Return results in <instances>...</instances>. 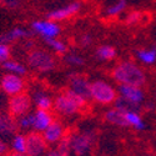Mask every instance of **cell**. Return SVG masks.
I'll list each match as a JSON object with an SVG mask.
<instances>
[{"instance_id":"44dd1931","label":"cell","mask_w":156,"mask_h":156,"mask_svg":"<svg viewBox=\"0 0 156 156\" xmlns=\"http://www.w3.org/2000/svg\"><path fill=\"white\" fill-rule=\"evenodd\" d=\"M10 147L12 152L20 155H27V135L24 134H14L11 136Z\"/></svg>"},{"instance_id":"5bb4252c","label":"cell","mask_w":156,"mask_h":156,"mask_svg":"<svg viewBox=\"0 0 156 156\" xmlns=\"http://www.w3.org/2000/svg\"><path fill=\"white\" fill-rule=\"evenodd\" d=\"M34 122H33V131L36 133H44L49 127V125L54 121V115L49 110H40L36 109L34 112Z\"/></svg>"},{"instance_id":"484cf974","label":"cell","mask_w":156,"mask_h":156,"mask_svg":"<svg viewBox=\"0 0 156 156\" xmlns=\"http://www.w3.org/2000/svg\"><path fill=\"white\" fill-rule=\"evenodd\" d=\"M44 41L51 50L55 51L56 54H65L68 51L66 44H65L64 41H61V40H58L56 37H54V39H44Z\"/></svg>"},{"instance_id":"2e32d148","label":"cell","mask_w":156,"mask_h":156,"mask_svg":"<svg viewBox=\"0 0 156 156\" xmlns=\"http://www.w3.org/2000/svg\"><path fill=\"white\" fill-rule=\"evenodd\" d=\"M104 119L111 125L119 126V127H129L127 121L125 119V111H121L116 108H111L106 110L105 114H104Z\"/></svg>"},{"instance_id":"8fae6325","label":"cell","mask_w":156,"mask_h":156,"mask_svg":"<svg viewBox=\"0 0 156 156\" xmlns=\"http://www.w3.org/2000/svg\"><path fill=\"white\" fill-rule=\"evenodd\" d=\"M66 134H68V131H66V129H65L64 124L58 120H54L43 133V136L49 146H55Z\"/></svg>"},{"instance_id":"d4e9b609","label":"cell","mask_w":156,"mask_h":156,"mask_svg":"<svg viewBox=\"0 0 156 156\" xmlns=\"http://www.w3.org/2000/svg\"><path fill=\"white\" fill-rule=\"evenodd\" d=\"M127 6V2L126 0H116L115 3H112L111 5H109L105 9V15L109 18H114V16H118L120 15L121 12L126 9Z\"/></svg>"},{"instance_id":"e575fe53","label":"cell","mask_w":156,"mask_h":156,"mask_svg":"<svg viewBox=\"0 0 156 156\" xmlns=\"http://www.w3.org/2000/svg\"><path fill=\"white\" fill-rule=\"evenodd\" d=\"M8 156H24V155H20V154H16V152H12V151H11Z\"/></svg>"},{"instance_id":"4316f807","label":"cell","mask_w":156,"mask_h":156,"mask_svg":"<svg viewBox=\"0 0 156 156\" xmlns=\"http://www.w3.org/2000/svg\"><path fill=\"white\" fill-rule=\"evenodd\" d=\"M33 122H34V115L31 111L27 115L21 116V118L16 119L18 129H21V130H33Z\"/></svg>"},{"instance_id":"ffe728a7","label":"cell","mask_w":156,"mask_h":156,"mask_svg":"<svg viewBox=\"0 0 156 156\" xmlns=\"http://www.w3.org/2000/svg\"><path fill=\"white\" fill-rule=\"evenodd\" d=\"M136 59L144 65L156 62V48H141L136 50Z\"/></svg>"},{"instance_id":"8d00e7d4","label":"cell","mask_w":156,"mask_h":156,"mask_svg":"<svg viewBox=\"0 0 156 156\" xmlns=\"http://www.w3.org/2000/svg\"><path fill=\"white\" fill-rule=\"evenodd\" d=\"M24 156H28V155H24Z\"/></svg>"},{"instance_id":"e0dca14e","label":"cell","mask_w":156,"mask_h":156,"mask_svg":"<svg viewBox=\"0 0 156 156\" xmlns=\"http://www.w3.org/2000/svg\"><path fill=\"white\" fill-rule=\"evenodd\" d=\"M33 102L36 109H40V110H51L53 109V102H54V99L51 98L50 95H48L44 91H36L34 95H33Z\"/></svg>"},{"instance_id":"ac0fdd59","label":"cell","mask_w":156,"mask_h":156,"mask_svg":"<svg viewBox=\"0 0 156 156\" xmlns=\"http://www.w3.org/2000/svg\"><path fill=\"white\" fill-rule=\"evenodd\" d=\"M125 119L127 121L129 127L135 129L136 131H144L146 124L142 116L137 111H125Z\"/></svg>"},{"instance_id":"4dcf8cb0","label":"cell","mask_w":156,"mask_h":156,"mask_svg":"<svg viewBox=\"0 0 156 156\" xmlns=\"http://www.w3.org/2000/svg\"><path fill=\"white\" fill-rule=\"evenodd\" d=\"M80 45L83 48H89L90 45L93 44V35L91 34H89V33H85L80 36V40H79Z\"/></svg>"},{"instance_id":"6da1fadb","label":"cell","mask_w":156,"mask_h":156,"mask_svg":"<svg viewBox=\"0 0 156 156\" xmlns=\"http://www.w3.org/2000/svg\"><path fill=\"white\" fill-rule=\"evenodd\" d=\"M112 79L119 85H133L142 87L146 84L147 76L141 66L134 61L124 60L115 65L111 71Z\"/></svg>"},{"instance_id":"7c38bea8","label":"cell","mask_w":156,"mask_h":156,"mask_svg":"<svg viewBox=\"0 0 156 156\" xmlns=\"http://www.w3.org/2000/svg\"><path fill=\"white\" fill-rule=\"evenodd\" d=\"M118 90L119 96L131 101L137 105H142L145 101V93L142 87L139 86H133V85H119Z\"/></svg>"},{"instance_id":"9c48e42d","label":"cell","mask_w":156,"mask_h":156,"mask_svg":"<svg viewBox=\"0 0 156 156\" xmlns=\"http://www.w3.org/2000/svg\"><path fill=\"white\" fill-rule=\"evenodd\" d=\"M90 86H91V83L89 81V79L86 76H84L81 74H71L69 77L68 89H70L71 91H74L77 95H80L81 98H84L87 101H90V99H91Z\"/></svg>"},{"instance_id":"3957f363","label":"cell","mask_w":156,"mask_h":156,"mask_svg":"<svg viewBox=\"0 0 156 156\" xmlns=\"http://www.w3.org/2000/svg\"><path fill=\"white\" fill-rule=\"evenodd\" d=\"M69 141V156H90L93 152L96 133L93 129L85 130H75L68 133Z\"/></svg>"},{"instance_id":"ba28073f","label":"cell","mask_w":156,"mask_h":156,"mask_svg":"<svg viewBox=\"0 0 156 156\" xmlns=\"http://www.w3.org/2000/svg\"><path fill=\"white\" fill-rule=\"evenodd\" d=\"M49 150V145L44 140L41 133L30 131L27 135V155L28 156H44Z\"/></svg>"},{"instance_id":"836d02e7","label":"cell","mask_w":156,"mask_h":156,"mask_svg":"<svg viewBox=\"0 0 156 156\" xmlns=\"http://www.w3.org/2000/svg\"><path fill=\"white\" fill-rule=\"evenodd\" d=\"M5 2V4L8 5V6H10V8H16V6H19V4H20V0H4Z\"/></svg>"},{"instance_id":"8992f818","label":"cell","mask_w":156,"mask_h":156,"mask_svg":"<svg viewBox=\"0 0 156 156\" xmlns=\"http://www.w3.org/2000/svg\"><path fill=\"white\" fill-rule=\"evenodd\" d=\"M33 106V99L27 93H21L14 96H10L8 101V114L15 120L30 112Z\"/></svg>"},{"instance_id":"30bf717a","label":"cell","mask_w":156,"mask_h":156,"mask_svg":"<svg viewBox=\"0 0 156 156\" xmlns=\"http://www.w3.org/2000/svg\"><path fill=\"white\" fill-rule=\"evenodd\" d=\"M31 31L41 35L43 39H54L61 33L60 27L53 20H36L31 24Z\"/></svg>"},{"instance_id":"603a6c76","label":"cell","mask_w":156,"mask_h":156,"mask_svg":"<svg viewBox=\"0 0 156 156\" xmlns=\"http://www.w3.org/2000/svg\"><path fill=\"white\" fill-rule=\"evenodd\" d=\"M3 68L4 70H6L8 73H12V74H16V75H20V76H24L27 75L28 73V69L25 68V65L21 64V62H18L15 60H5L3 62Z\"/></svg>"},{"instance_id":"f1b7e54d","label":"cell","mask_w":156,"mask_h":156,"mask_svg":"<svg viewBox=\"0 0 156 156\" xmlns=\"http://www.w3.org/2000/svg\"><path fill=\"white\" fill-rule=\"evenodd\" d=\"M142 19V12L137 11V10H133V11H130L129 14L126 15L125 18V23L127 25H135L137 23H140Z\"/></svg>"},{"instance_id":"d6a6232c","label":"cell","mask_w":156,"mask_h":156,"mask_svg":"<svg viewBox=\"0 0 156 156\" xmlns=\"http://www.w3.org/2000/svg\"><path fill=\"white\" fill-rule=\"evenodd\" d=\"M44 156H68V155L64 154V152H61V151L58 150L56 147H51V149H49V150L45 152Z\"/></svg>"},{"instance_id":"d6986e66","label":"cell","mask_w":156,"mask_h":156,"mask_svg":"<svg viewBox=\"0 0 156 156\" xmlns=\"http://www.w3.org/2000/svg\"><path fill=\"white\" fill-rule=\"evenodd\" d=\"M31 35V31L24 29V28H14L9 33L4 34L0 37V43L8 44L9 41H15V40H21V39H27Z\"/></svg>"},{"instance_id":"9a60e30c","label":"cell","mask_w":156,"mask_h":156,"mask_svg":"<svg viewBox=\"0 0 156 156\" xmlns=\"http://www.w3.org/2000/svg\"><path fill=\"white\" fill-rule=\"evenodd\" d=\"M16 130V120L11 118L8 112H0V137L12 136Z\"/></svg>"},{"instance_id":"cb8c5ba5","label":"cell","mask_w":156,"mask_h":156,"mask_svg":"<svg viewBox=\"0 0 156 156\" xmlns=\"http://www.w3.org/2000/svg\"><path fill=\"white\" fill-rule=\"evenodd\" d=\"M114 108L119 109L121 111H140L141 110V105H137V104H134L131 101H129L121 96H118L114 102Z\"/></svg>"},{"instance_id":"277c9868","label":"cell","mask_w":156,"mask_h":156,"mask_svg":"<svg viewBox=\"0 0 156 156\" xmlns=\"http://www.w3.org/2000/svg\"><path fill=\"white\" fill-rule=\"evenodd\" d=\"M28 64L37 73H50L56 68L54 55L44 49H30L28 54Z\"/></svg>"},{"instance_id":"5b68a950","label":"cell","mask_w":156,"mask_h":156,"mask_svg":"<svg viewBox=\"0 0 156 156\" xmlns=\"http://www.w3.org/2000/svg\"><path fill=\"white\" fill-rule=\"evenodd\" d=\"M91 99L100 105H111L118 98V90L104 80H95L90 86Z\"/></svg>"},{"instance_id":"52a82bcc","label":"cell","mask_w":156,"mask_h":156,"mask_svg":"<svg viewBox=\"0 0 156 156\" xmlns=\"http://www.w3.org/2000/svg\"><path fill=\"white\" fill-rule=\"evenodd\" d=\"M0 87H2V90L8 96H14V95L24 93L25 80L20 75L8 73V74L2 76V80H0Z\"/></svg>"},{"instance_id":"d590c367","label":"cell","mask_w":156,"mask_h":156,"mask_svg":"<svg viewBox=\"0 0 156 156\" xmlns=\"http://www.w3.org/2000/svg\"><path fill=\"white\" fill-rule=\"evenodd\" d=\"M141 156H154V155H150V154H146V155H141Z\"/></svg>"},{"instance_id":"7402d4cb","label":"cell","mask_w":156,"mask_h":156,"mask_svg":"<svg viewBox=\"0 0 156 156\" xmlns=\"http://www.w3.org/2000/svg\"><path fill=\"white\" fill-rule=\"evenodd\" d=\"M95 58L100 61H109L116 58V50L111 45H101L95 50Z\"/></svg>"},{"instance_id":"1f68e13d","label":"cell","mask_w":156,"mask_h":156,"mask_svg":"<svg viewBox=\"0 0 156 156\" xmlns=\"http://www.w3.org/2000/svg\"><path fill=\"white\" fill-rule=\"evenodd\" d=\"M10 154V149L8 142L4 140V137H0V156H8Z\"/></svg>"},{"instance_id":"f546056e","label":"cell","mask_w":156,"mask_h":156,"mask_svg":"<svg viewBox=\"0 0 156 156\" xmlns=\"http://www.w3.org/2000/svg\"><path fill=\"white\" fill-rule=\"evenodd\" d=\"M9 56H10V49L8 44L0 43V62H4L5 60H8Z\"/></svg>"},{"instance_id":"83f0119b","label":"cell","mask_w":156,"mask_h":156,"mask_svg":"<svg viewBox=\"0 0 156 156\" xmlns=\"http://www.w3.org/2000/svg\"><path fill=\"white\" fill-rule=\"evenodd\" d=\"M65 61H66L69 65H73V66H83L85 64V59L75 53H70L65 55Z\"/></svg>"},{"instance_id":"7a4b0ae2","label":"cell","mask_w":156,"mask_h":156,"mask_svg":"<svg viewBox=\"0 0 156 156\" xmlns=\"http://www.w3.org/2000/svg\"><path fill=\"white\" fill-rule=\"evenodd\" d=\"M87 100L75 94L70 89H65L54 98L53 109L60 116L71 118V116L80 114L87 106Z\"/></svg>"},{"instance_id":"4fadbf2b","label":"cell","mask_w":156,"mask_h":156,"mask_svg":"<svg viewBox=\"0 0 156 156\" xmlns=\"http://www.w3.org/2000/svg\"><path fill=\"white\" fill-rule=\"evenodd\" d=\"M80 9H81V4L77 3V2H74V3H70L68 5H65V6L58 8L55 10H51L48 14V19L53 20V21L69 19V18L74 16L75 14H77V12L80 11Z\"/></svg>"}]
</instances>
